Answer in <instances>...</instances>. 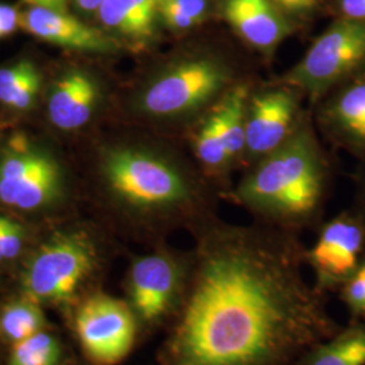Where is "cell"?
I'll use <instances>...</instances> for the list:
<instances>
[{"label":"cell","mask_w":365,"mask_h":365,"mask_svg":"<svg viewBox=\"0 0 365 365\" xmlns=\"http://www.w3.org/2000/svg\"><path fill=\"white\" fill-rule=\"evenodd\" d=\"M192 237L188 294L157 365H294L342 327L304 279L299 235L217 217Z\"/></svg>","instance_id":"obj_1"},{"label":"cell","mask_w":365,"mask_h":365,"mask_svg":"<svg viewBox=\"0 0 365 365\" xmlns=\"http://www.w3.org/2000/svg\"><path fill=\"white\" fill-rule=\"evenodd\" d=\"M105 194L115 217L133 233L164 242L175 230L191 235L218 217L223 200L196 161L145 145L110 148L102 161Z\"/></svg>","instance_id":"obj_2"},{"label":"cell","mask_w":365,"mask_h":365,"mask_svg":"<svg viewBox=\"0 0 365 365\" xmlns=\"http://www.w3.org/2000/svg\"><path fill=\"white\" fill-rule=\"evenodd\" d=\"M330 168L313 119L304 113L283 145L248 168L223 200L248 211L257 223L299 235L324 222Z\"/></svg>","instance_id":"obj_3"},{"label":"cell","mask_w":365,"mask_h":365,"mask_svg":"<svg viewBox=\"0 0 365 365\" xmlns=\"http://www.w3.org/2000/svg\"><path fill=\"white\" fill-rule=\"evenodd\" d=\"M244 60L209 41L182 46L145 83L135 108L145 117L194 128L235 87L249 83Z\"/></svg>","instance_id":"obj_4"},{"label":"cell","mask_w":365,"mask_h":365,"mask_svg":"<svg viewBox=\"0 0 365 365\" xmlns=\"http://www.w3.org/2000/svg\"><path fill=\"white\" fill-rule=\"evenodd\" d=\"M107 261L102 240L91 230H57L24 262L19 294L42 306L71 312L80 300L102 289Z\"/></svg>","instance_id":"obj_5"},{"label":"cell","mask_w":365,"mask_h":365,"mask_svg":"<svg viewBox=\"0 0 365 365\" xmlns=\"http://www.w3.org/2000/svg\"><path fill=\"white\" fill-rule=\"evenodd\" d=\"M192 252L158 244L131 259L122 282L123 299L130 307L140 344L167 330L182 312L192 276Z\"/></svg>","instance_id":"obj_6"},{"label":"cell","mask_w":365,"mask_h":365,"mask_svg":"<svg viewBox=\"0 0 365 365\" xmlns=\"http://www.w3.org/2000/svg\"><path fill=\"white\" fill-rule=\"evenodd\" d=\"M365 72V22L339 16L282 78L312 105Z\"/></svg>","instance_id":"obj_7"},{"label":"cell","mask_w":365,"mask_h":365,"mask_svg":"<svg viewBox=\"0 0 365 365\" xmlns=\"http://www.w3.org/2000/svg\"><path fill=\"white\" fill-rule=\"evenodd\" d=\"M69 313L78 346L91 365L120 364L140 344L137 321L123 298L99 289Z\"/></svg>","instance_id":"obj_8"},{"label":"cell","mask_w":365,"mask_h":365,"mask_svg":"<svg viewBox=\"0 0 365 365\" xmlns=\"http://www.w3.org/2000/svg\"><path fill=\"white\" fill-rule=\"evenodd\" d=\"M364 259L365 223L353 209L322 222L304 256L314 286L327 295L337 292Z\"/></svg>","instance_id":"obj_9"},{"label":"cell","mask_w":365,"mask_h":365,"mask_svg":"<svg viewBox=\"0 0 365 365\" xmlns=\"http://www.w3.org/2000/svg\"><path fill=\"white\" fill-rule=\"evenodd\" d=\"M302 99L299 92L283 83L250 91L242 164L250 168L283 145L304 115Z\"/></svg>","instance_id":"obj_10"},{"label":"cell","mask_w":365,"mask_h":365,"mask_svg":"<svg viewBox=\"0 0 365 365\" xmlns=\"http://www.w3.org/2000/svg\"><path fill=\"white\" fill-rule=\"evenodd\" d=\"M61 175L51 157L18 145L0 158V203L22 212L52 207L61 196Z\"/></svg>","instance_id":"obj_11"},{"label":"cell","mask_w":365,"mask_h":365,"mask_svg":"<svg viewBox=\"0 0 365 365\" xmlns=\"http://www.w3.org/2000/svg\"><path fill=\"white\" fill-rule=\"evenodd\" d=\"M315 122L334 146L365 160V72L317 103Z\"/></svg>","instance_id":"obj_12"},{"label":"cell","mask_w":365,"mask_h":365,"mask_svg":"<svg viewBox=\"0 0 365 365\" xmlns=\"http://www.w3.org/2000/svg\"><path fill=\"white\" fill-rule=\"evenodd\" d=\"M227 25L249 48L272 54L292 30L286 13L274 0H222Z\"/></svg>","instance_id":"obj_13"},{"label":"cell","mask_w":365,"mask_h":365,"mask_svg":"<svg viewBox=\"0 0 365 365\" xmlns=\"http://www.w3.org/2000/svg\"><path fill=\"white\" fill-rule=\"evenodd\" d=\"M21 27L45 42L80 52L111 54L120 49L117 39L66 11L30 7L21 14Z\"/></svg>","instance_id":"obj_14"},{"label":"cell","mask_w":365,"mask_h":365,"mask_svg":"<svg viewBox=\"0 0 365 365\" xmlns=\"http://www.w3.org/2000/svg\"><path fill=\"white\" fill-rule=\"evenodd\" d=\"M101 90L91 75L71 71L56 83L48 101V114L61 130H76L86 126L99 103Z\"/></svg>","instance_id":"obj_15"},{"label":"cell","mask_w":365,"mask_h":365,"mask_svg":"<svg viewBox=\"0 0 365 365\" xmlns=\"http://www.w3.org/2000/svg\"><path fill=\"white\" fill-rule=\"evenodd\" d=\"M294 365H365V322H349L315 344Z\"/></svg>","instance_id":"obj_16"},{"label":"cell","mask_w":365,"mask_h":365,"mask_svg":"<svg viewBox=\"0 0 365 365\" xmlns=\"http://www.w3.org/2000/svg\"><path fill=\"white\" fill-rule=\"evenodd\" d=\"M250 91L249 83L241 84L229 92L212 110L233 168L242 164L245 153V120Z\"/></svg>","instance_id":"obj_17"},{"label":"cell","mask_w":365,"mask_h":365,"mask_svg":"<svg viewBox=\"0 0 365 365\" xmlns=\"http://www.w3.org/2000/svg\"><path fill=\"white\" fill-rule=\"evenodd\" d=\"M48 327L43 306L24 294L0 306V342L6 346H13Z\"/></svg>","instance_id":"obj_18"},{"label":"cell","mask_w":365,"mask_h":365,"mask_svg":"<svg viewBox=\"0 0 365 365\" xmlns=\"http://www.w3.org/2000/svg\"><path fill=\"white\" fill-rule=\"evenodd\" d=\"M66 363V345L48 327L14 344L6 360V365H64Z\"/></svg>","instance_id":"obj_19"},{"label":"cell","mask_w":365,"mask_h":365,"mask_svg":"<svg viewBox=\"0 0 365 365\" xmlns=\"http://www.w3.org/2000/svg\"><path fill=\"white\" fill-rule=\"evenodd\" d=\"M41 86L38 69L30 61L0 68V103L14 110L30 108Z\"/></svg>","instance_id":"obj_20"},{"label":"cell","mask_w":365,"mask_h":365,"mask_svg":"<svg viewBox=\"0 0 365 365\" xmlns=\"http://www.w3.org/2000/svg\"><path fill=\"white\" fill-rule=\"evenodd\" d=\"M96 14L102 25L110 31L118 34L119 37L135 41L140 43L146 42L143 31L133 21V18L120 0H105L98 9Z\"/></svg>","instance_id":"obj_21"},{"label":"cell","mask_w":365,"mask_h":365,"mask_svg":"<svg viewBox=\"0 0 365 365\" xmlns=\"http://www.w3.org/2000/svg\"><path fill=\"white\" fill-rule=\"evenodd\" d=\"M337 294L351 315V322H365V259Z\"/></svg>","instance_id":"obj_22"},{"label":"cell","mask_w":365,"mask_h":365,"mask_svg":"<svg viewBox=\"0 0 365 365\" xmlns=\"http://www.w3.org/2000/svg\"><path fill=\"white\" fill-rule=\"evenodd\" d=\"M26 242V232L19 222L7 215H0V245L4 262H11L22 255Z\"/></svg>","instance_id":"obj_23"},{"label":"cell","mask_w":365,"mask_h":365,"mask_svg":"<svg viewBox=\"0 0 365 365\" xmlns=\"http://www.w3.org/2000/svg\"><path fill=\"white\" fill-rule=\"evenodd\" d=\"M146 41L153 38L158 19V0H120Z\"/></svg>","instance_id":"obj_24"},{"label":"cell","mask_w":365,"mask_h":365,"mask_svg":"<svg viewBox=\"0 0 365 365\" xmlns=\"http://www.w3.org/2000/svg\"><path fill=\"white\" fill-rule=\"evenodd\" d=\"M21 26V14L13 6L0 3V38L11 36Z\"/></svg>","instance_id":"obj_25"},{"label":"cell","mask_w":365,"mask_h":365,"mask_svg":"<svg viewBox=\"0 0 365 365\" xmlns=\"http://www.w3.org/2000/svg\"><path fill=\"white\" fill-rule=\"evenodd\" d=\"M339 16L365 22V0H337Z\"/></svg>","instance_id":"obj_26"},{"label":"cell","mask_w":365,"mask_h":365,"mask_svg":"<svg viewBox=\"0 0 365 365\" xmlns=\"http://www.w3.org/2000/svg\"><path fill=\"white\" fill-rule=\"evenodd\" d=\"M352 209L365 223V160H361V165L356 173V195Z\"/></svg>","instance_id":"obj_27"},{"label":"cell","mask_w":365,"mask_h":365,"mask_svg":"<svg viewBox=\"0 0 365 365\" xmlns=\"http://www.w3.org/2000/svg\"><path fill=\"white\" fill-rule=\"evenodd\" d=\"M30 7H41L54 11H66L68 0H24Z\"/></svg>","instance_id":"obj_28"},{"label":"cell","mask_w":365,"mask_h":365,"mask_svg":"<svg viewBox=\"0 0 365 365\" xmlns=\"http://www.w3.org/2000/svg\"><path fill=\"white\" fill-rule=\"evenodd\" d=\"M103 1L105 0H76V4L80 10L92 13V11H98V9Z\"/></svg>","instance_id":"obj_29"},{"label":"cell","mask_w":365,"mask_h":365,"mask_svg":"<svg viewBox=\"0 0 365 365\" xmlns=\"http://www.w3.org/2000/svg\"><path fill=\"white\" fill-rule=\"evenodd\" d=\"M286 14H295V0H274Z\"/></svg>","instance_id":"obj_30"},{"label":"cell","mask_w":365,"mask_h":365,"mask_svg":"<svg viewBox=\"0 0 365 365\" xmlns=\"http://www.w3.org/2000/svg\"><path fill=\"white\" fill-rule=\"evenodd\" d=\"M1 215V214H0ZM1 264H4V261H3V255H1V245H0V265Z\"/></svg>","instance_id":"obj_31"}]
</instances>
